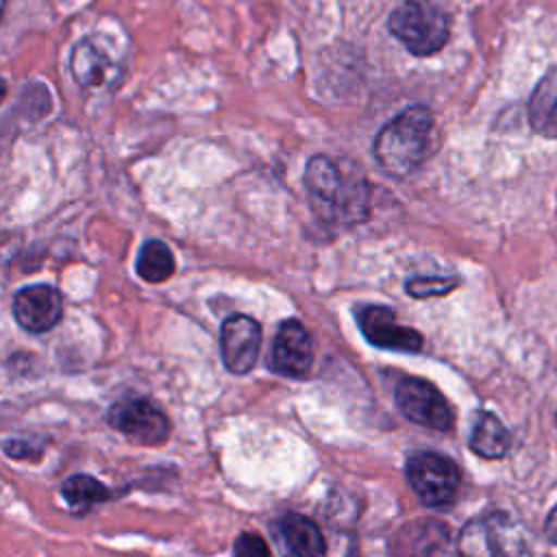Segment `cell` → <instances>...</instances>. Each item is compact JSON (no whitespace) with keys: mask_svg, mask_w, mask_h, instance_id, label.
<instances>
[{"mask_svg":"<svg viewBox=\"0 0 557 557\" xmlns=\"http://www.w3.org/2000/svg\"><path fill=\"white\" fill-rule=\"evenodd\" d=\"M511 437L505 424L490 411H481L472 433H470V448L485 457V459H498L509 450Z\"/></svg>","mask_w":557,"mask_h":557,"instance_id":"15","label":"cell"},{"mask_svg":"<svg viewBox=\"0 0 557 557\" xmlns=\"http://www.w3.org/2000/svg\"><path fill=\"white\" fill-rule=\"evenodd\" d=\"M4 96H7V83L0 78V102H2Z\"/></svg>","mask_w":557,"mask_h":557,"instance_id":"22","label":"cell"},{"mask_svg":"<svg viewBox=\"0 0 557 557\" xmlns=\"http://www.w3.org/2000/svg\"><path fill=\"white\" fill-rule=\"evenodd\" d=\"M222 361L228 372L246 374L252 370L261 348V326L257 320L244 313H235L224 320L220 331Z\"/></svg>","mask_w":557,"mask_h":557,"instance_id":"9","label":"cell"},{"mask_svg":"<svg viewBox=\"0 0 557 557\" xmlns=\"http://www.w3.org/2000/svg\"><path fill=\"white\" fill-rule=\"evenodd\" d=\"M7 453L11 455V457H26L28 453H33V448H28V446H24L22 442H11V444H7Z\"/></svg>","mask_w":557,"mask_h":557,"instance_id":"21","label":"cell"},{"mask_svg":"<svg viewBox=\"0 0 557 557\" xmlns=\"http://www.w3.org/2000/svg\"><path fill=\"white\" fill-rule=\"evenodd\" d=\"M407 479L429 507L450 505L459 487V468L437 453H418L407 461Z\"/></svg>","mask_w":557,"mask_h":557,"instance_id":"6","label":"cell"},{"mask_svg":"<svg viewBox=\"0 0 557 557\" xmlns=\"http://www.w3.org/2000/svg\"><path fill=\"white\" fill-rule=\"evenodd\" d=\"M553 72L540 81L529 102V122L544 137H557V81Z\"/></svg>","mask_w":557,"mask_h":557,"instance_id":"14","label":"cell"},{"mask_svg":"<svg viewBox=\"0 0 557 557\" xmlns=\"http://www.w3.org/2000/svg\"><path fill=\"white\" fill-rule=\"evenodd\" d=\"M274 533L287 557H324L326 553L322 531L300 513H287L276 520Z\"/></svg>","mask_w":557,"mask_h":557,"instance_id":"13","label":"cell"},{"mask_svg":"<svg viewBox=\"0 0 557 557\" xmlns=\"http://www.w3.org/2000/svg\"><path fill=\"white\" fill-rule=\"evenodd\" d=\"M544 533H546V537H548L553 544H557V507L548 513L546 524H544Z\"/></svg>","mask_w":557,"mask_h":557,"instance_id":"20","label":"cell"},{"mask_svg":"<svg viewBox=\"0 0 557 557\" xmlns=\"http://www.w3.org/2000/svg\"><path fill=\"white\" fill-rule=\"evenodd\" d=\"M459 285V278H442V276H416L407 281V294L413 298H433L453 292Z\"/></svg>","mask_w":557,"mask_h":557,"instance_id":"18","label":"cell"},{"mask_svg":"<svg viewBox=\"0 0 557 557\" xmlns=\"http://www.w3.org/2000/svg\"><path fill=\"white\" fill-rule=\"evenodd\" d=\"M70 70L83 89L109 91L120 83L124 63L107 37L89 35L72 48Z\"/></svg>","mask_w":557,"mask_h":557,"instance_id":"5","label":"cell"},{"mask_svg":"<svg viewBox=\"0 0 557 557\" xmlns=\"http://www.w3.org/2000/svg\"><path fill=\"white\" fill-rule=\"evenodd\" d=\"M389 33L416 57H429L448 39V15L440 0H403L389 15Z\"/></svg>","mask_w":557,"mask_h":557,"instance_id":"3","label":"cell"},{"mask_svg":"<svg viewBox=\"0 0 557 557\" xmlns=\"http://www.w3.org/2000/svg\"><path fill=\"white\" fill-rule=\"evenodd\" d=\"M457 548L461 557H531L524 529L500 511L472 518L461 529Z\"/></svg>","mask_w":557,"mask_h":557,"instance_id":"4","label":"cell"},{"mask_svg":"<svg viewBox=\"0 0 557 557\" xmlns=\"http://www.w3.org/2000/svg\"><path fill=\"white\" fill-rule=\"evenodd\" d=\"M4 9H7V0H0V20L4 15Z\"/></svg>","mask_w":557,"mask_h":557,"instance_id":"23","label":"cell"},{"mask_svg":"<svg viewBox=\"0 0 557 557\" xmlns=\"http://www.w3.org/2000/svg\"><path fill=\"white\" fill-rule=\"evenodd\" d=\"M13 318L30 333H46L63 315V298L52 285H28L13 296Z\"/></svg>","mask_w":557,"mask_h":557,"instance_id":"11","label":"cell"},{"mask_svg":"<svg viewBox=\"0 0 557 557\" xmlns=\"http://www.w3.org/2000/svg\"><path fill=\"white\" fill-rule=\"evenodd\" d=\"M305 187L315 213L331 222H357L368 211V183L335 159L315 154L305 170Z\"/></svg>","mask_w":557,"mask_h":557,"instance_id":"1","label":"cell"},{"mask_svg":"<svg viewBox=\"0 0 557 557\" xmlns=\"http://www.w3.org/2000/svg\"><path fill=\"white\" fill-rule=\"evenodd\" d=\"M61 494L67 500V505L76 511L91 509L94 505L104 503L109 498L107 485H102L98 479L87 476V474H74V476L65 479Z\"/></svg>","mask_w":557,"mask_h":557,"instance_id":"17","label":"cell"},{"mask_svg":"<svg viewBox=\"0 0 557 557\" xmlns=\"http://www.w3.org/2000/svg\"><path fill=\"white\" fill-rule=\"evenodd\" d=\"M394 396L403 416L416 424H422L435 431H448L455 422L450 403L433 383L424 379H418V376L403 379L396 385Z\"/></svg>","mask_w":557,"mask_h":557,"instance_id":"7","label":"cell"},{"mask_svg":"<svg viewBox=\"0 0 557 557\" xmlns=\"http://www.w3.org/2000/svg\"><path fill=\"white\" fill-rule=\"evenodd\" d=\"M233 557H270V548L265 540L257 533H242L235 540Z\"/></svg>","mask_w":557,"mask_h":557,"instance_id":"19","label":"cell"},{"mask_svg":"<svg viewBox=\"0 0 557 557\" xmlns=\"http://www.w3.org/2000/svg\"><path fill=\"white\" fill-rule=\"evenodd\" d=\"M174 255L172 250L159 242L148 239L137 255V274L148 283H163L174 274Z\"/></svg>","mask_w":557,"mask_h":557,"instance_id":"16","label":"cell"},{"mask_svg":"<svg viewBox=\"0 0 557 557\" xmlns=\"http://www.w3.org/2000/svg\"><path fill=\"white\" fill-rule=\"evenodd\" d=\"M359 329L363 337L385 350L418 352L422 348V335L416 329L396 322V313L389 307H366L359 311Z\"/></svg>","mask_w":557,"mask_h":557,"instance_id":"12","label":"cell"},{"mask_svg":"<svg viewBox=\"0 0 557 557\" xmlns=\"http://www.w3.org/2000/svg\"><path fill=\"white\" fill-rule=\"evenodd\" d=\"M433 113L426 107H409L389 120L374 137L372 150L379 165L392 176L411 174L429 154Z\"/></svg>","mask_w":557,"mask_h":557,"instance_id":"2","label":"cell"},{"mask_svg":"<svg viewBox=\"0 0 557 557\" xmlns=\"http://www.w3.org/2000/svg\"><path fill=\"white\" fill-rule=\"evenodd\" d=\"M107 422L128 440L144 446L161 444L170 433L168 416L148 398L117 400L109 409Z\"/></svg>","mask_w":557,"mask_h":557,"instance_id":"8","label":"cell"},{"mask_svg":"<svg viewBox=\"0 0 557 557\" xmlns=\"http://www.w3.org/2000/svg\"><path fill=\"white\" fill-rule=\"evenodd\" d=\"M313 363V342L309 331L298 320H287L278 326L270 352V368L283 376L302 379Z\"/></svg>","mask_w":557,"mask_h":557,"instance_id":"10","label":"cell"}]
</instances>
